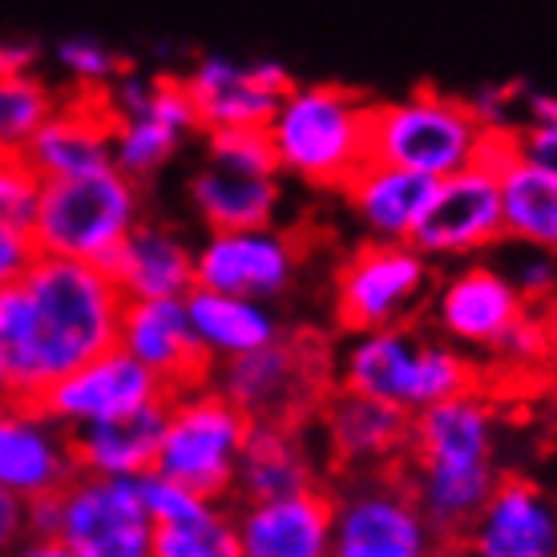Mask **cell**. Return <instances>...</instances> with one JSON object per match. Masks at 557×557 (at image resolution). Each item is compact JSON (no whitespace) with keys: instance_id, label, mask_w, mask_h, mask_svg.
I'll return each mask as SVG.
<instances>
[{"instance_id":"cell-7","label":"cell","mask_w":557,"mask_h":557,"mask_svg":"<svg viewBox=\"0 0 557 557\" xmlns=\"http://www.w3.org/2000/svg\"><path fill=\"white\" fill-rule=\"evenodd\" d=\"M488 122L465 98L417 89L396 101H372V158L448 178L481 162Z\"/></svg>"},{"instance_id":"cell-4","label":"cell","mask_w":557,"mask_h":557,"mask_svg":"<svg viewBox=\"0 0 557 557\" xmlns=\"http://www.w3.org/2000/svg\"><path fill=\"white\" fill-rule=\"evenodd\" d=\"M278 174L311 190L344 195L363 162H372V101L348 85L295 82L267 122Z\"/></svg>"},{"instance_id":"cell-3","label":"cell","mask_w":557,"mask_h":557,"mask_svg":"<svg viewBox=\"0 0 557 557\" xmlns=\"http://www.w3.org/2000/svg\"><path fill=\"white\" fill-rule=\"evenodd\" d=\"M332 363L335 388L384 400L408 417H417L441 400H453L460 392L488 388L485 368L476 356L460 351L441 335H424L420 323H396V327L348 335Z\"/></svg>"},{"instance_id":"cell-31","label":"cell","mask_w":557,"mask_h":557,"mask_svg":"<svg viewBox=\"0 0 557 557\" xmlns=\"http://www.w3.org/2000/svg\"><path fill=\"white\" fill-rule=\"evenodd\" d=\"M150 557H243L235 530V509L210 502L207 509L153 525Z\"/></svg>"},{"instance_id":"cell-1","label":"cell","mask_w":557,"mask_h":557,"mask_svg":"<svg viewBox=\"0 0 557 557\" xmlns=\"http://www.w3.org/2000/svg\"><path fill=\"white\" fill-rule=\"evenodd\" d=\"M126 295L98 263L37 255L0 287V368L9 392L37 400L53 380L117 348Z\"/></svg>"},{"instance_id":"cell-34","label":"cell","mask_w":557,"mask_h":557,"mask_svg":"<svg viewBox=\"0 0 557 557\" xmlns=\"http://www.w3.org/2000/svg\"><path fill=\"white\" fill-rule=\"evenodd\" d=\"M207 162L247 174H278L275 150L267 138V126H231V129H202Z\"/></svg>"},{"instance_id":"cell-2","label":"cell","mask_w":557,"mask_h":557,"mask_svg":"<svg viewBox=\"0 0 557 557\" xmlns=\"http://www.w3.org/2000/svg\"><path fill=\"white\" fill-rule=\"evenodd\" d=\"M408 488L445 542H465L485 509L497 469V405L488 388L460 392L408 420V448L400 460Z\"/></svg>"},{"instance_id":"cell-39","label":"cell","mask_w":557,"mask_h":557,"mask_svg":"<svg viewBox=\"0 0 557 557\" xmlns=\"http://www.w3.org/2000/svg\"><path fill=\"white\" fill-rule=\"evenodd\" d=\"M505 368H513V372H530V368H545L549 360V344H545V327L537 320V311H525L521 320L513 323V332L502 339V348L493 351Z\"/></svg>"},{"instance_id":"cell-16","label":"cell","mask_w":557,"mask_h":557,"mask_svg":"<svg viewBox=\"0 0 557 557\" xmlns=\"http://www.w3.org/2000/svg\"><path fill=\"white\" fill-rule=\"evenodd\" d=\"M166 396L170 392L158 384L150 368H141L126 348H110L94 360H85L82 368L65 372L61 380H53L33 405L49 412L61 429H82V424L138 412V408L158 405Z\"/></svg>"},{"instance_id":"cell-14","label":"cell","mask_w":557,"mask_h":557,"mask_svg":"<svg viewBox=\"0 0 557 557\" xmlns=\"http://www.w3.org/2000/svg\"><path fill=\"white\" fill-rule=\"evenodd\" d=\"M530 304L513 292V283L497 271L493 259L457 263L445 278L432 283L429 320L441 339L457 344L469 356H493Z\"/></svg>"},{"instance_id":"cell-17","label":"cell","mask_w":557,"mask_h":557,"mask_svg":"<svg viewBox=\"0 0 557 557\" xmlns=\"http://www.w3.org/2000/svg\"><path fill=\"white\" fill-rule=\"evenodd\" d=\"M82 473L73 460L70 429H61L49 412L4 396L0 400V488H9L25 502L53 497Z\"/></svg>"},{"instance_id":"cell-27","label":"cell","mask_w":557,"mask_h":557,"mask_svg":"<svg viewBox=\"0 0 557 557\" xmlns=\"http://www.w3.org/2000/svg\"><path fill=\"white\" fill-rule=\"evenodd\" d=\"M162 424H166V400L126 412V417L70 429L73 460H77L82 473L98 476L150 473L153 460H158V445H162Z\"/></svg>"},{"instance_id":"cell-32","label":"cell","mask_w":557,"mask_h":557,"mask_svg":"<svg viewBox=\"0 0 557 557\" xmlns=\"http://www.w3.org/2000/svg\"><path fill=\"white\" fill-rule=\"evenodd\" d=\"M57 94L33 70H0V150L25 153L33 134L57 110Z\"/></svg>"},{"instance_id":"cell-19","label":"cell","mask_w":557,"mask_h":557,"mask_svg":"<svg viewBox=\"0 0 557 557\" xmlns=\"http://www.w3.org/2000/svg\"><path fill=\"white\" fill-rule=\"evenodd\" d=\"M182 82L195 98L202 129H231L267 126L295 77L278 61H231L210 53Z\"/></svg>"},{"instance_id":"cell-12","label":"cell","mask_w":557,"mask_h":557,"mask_svg":"<svg viewBox=\"0 0 557 557\" xmlns=\"http://www.w3.org/2000/svg\"><path fill=\"white\" fill-rule=\"evenodd\" d=\"M113 126V166L134 182L153 178L170 158L182 150V141L202 129L195 98L182 77H138L122 73L106 89Z\"/></svg>"},{"instance_id":"cell-45","label":"cell","mask_w":557,"mask_h":557,"mask_svg":"<svg viewBox=\"0 0 557 557\" xmlns=\"http://www.w3.org/2000/svg\"><path fill=\"white\" fill-rule=\"evenodd\" d=\"M4 396H13V392H9V376H4V368H0V400H4Z\"/></svg>"},{"instance_id":"cell-21","label":"cell","mask_w":557,"mask_h":557,"mask_svg":"<svg viewBox=\"0 0 557 557\" xmlns=\"http://www.w3.org/2000/svg\"><path fill=\"white\" fill-rule=\"evenodd\" d=\"M117 348H126L141 368H150L166 392L190 388L210 380L214 363L198 348L186 295L182 299H126Z\"/></svg>"},{"instance_id":"cell-5","label":"cell","mask_w":557,"mask_h":557,"mask_svg":"<svg viewBox=\"0 0 557 557\" xmlns=\"http://www.w3.org/2000/svg\"><path fill=\"white\" fill-rule=\"evenodd\" d=\"M335 351L311 332H283L267 348L238 360L214 363V388L251 420L304 429L320 417L327 392L335 388Z\"/></svg>"},{"instance_id":"cell-28","label":"cell","mask_w":557,"mask_h":557,"mask_svg":"<svg viewBox=\"0 0 557 557\" xmlns=\"http://www.w3.org/2000/svg\"><path fill=\"white\" fill-rule=\"evenodd\" d=\"M186 315L210 363L238 360L283 335V323L263 299H243V295L210 292V287L186 292Z\"/></svg>"},{"instance_id":"cell-11","label":"cell","mask_w":557,"mask_h":557,"mask_svg":"<svg viewBox=\"0 0 557 557\" xmlns=\"http://www.w3.org/2000/svg\"><path fill=\"white\" fill-rule=\"evenodd\" d=\"M436 267L412 243L368 238L335 267V327L344 335L417 323Z\"/></svg>"},{"instance_id":"cell-42","label":"cell","mask_w":557,"mask_h":557,"mask_svg":"<svg viewBox=\"0 0 557 557\" xmlns=\"http://www.w3.org/2000/svg\"><path fill=\"white\" fill-rule=\"evenodd\" d=\"M9 557H77L65 542H57V537H45V533H28L25 542L16 545Z\"/></svg>"},{"instance_id":"cell-29","label":"cell","mask_w":557,"mask_h":557,"mask_svg":"<svg viewBox=\"0 0 557 557\" xmlns=\"http://www.w3.org/2000/svg\"><path fill=\"white\" fill-rule=\"evenodd\" d=\"M283 174H247L219 162H202L190 174V207L210 231L275 226L283 207Z\"/></svg>"},{"instance_id":"cell-36","label":"cell","mask_w":557,"mask_h":557,"mask_svg":"<svg viewBox=\"0 0 557 557\" xmlns=\"http://www.w3.org/2000/svg\"><path fill=\"white\" fill-rule=\"evenodd\" d=\"M57 65L70 73L82 89H110L126 73L122 57L106 49L101 41H89V37H70V41L57 45Z\"/></svg>"},{"instance_id":"cell-10","label":"cell","mask_w":557,"mask_h":557,"mask_svg":"<svg viewBox=\"0 0 557 557\" xmlns=\"http://www.w3.org/2000/svg\"><path fill=\"white\" fill-rule=\"evenodd\" d=\"M432 530L400 469L351 473L332 488V557H436Z\"/></svg>"},{"instance_id":"cell-26","label":"cell","mask_w":557,"mask_h":557,"mask_svg":"<svg viewBox=\"0 0 557 557\" xmlns=\"http://www.w3.org/2000/svg\"><path fill=\"white\" fill-rule=\"evenodd\" d=\"M436 178H424L417 170L392 166V162H363V170L344 186L356 223L372 238L384 243H408L420 214L429 207Z\"/></svg>"},{"instance_id":"cell-35","label":"cell","mask_w":557,"mask_h":557,"mask_svg":"<svg viewBox=\"0 0 557 557\" xmlns=\"http://www.w3.org/2000/svg\"><path fill=\"white\" fill-rule=\"evenodd\" d=\"M513 146L517 158L557 178V98H545V94L525 98V122L513 126Z\"/></svg>"},{"instance_id":"cell-30","label":"cell","mask_w":557,"mask_h":557,"mask_svg":"<svg viewBox=\"0 0 557 557\" xmlns=\"http://www.w3.org/2000/svg\"><path fill=\"white\" fill-rule=\"evenodd\" d=\"M502 186V219L505 238L530 243L557 255V178L545 170L530 166L525 158H509L497 170Z\"/></svg>"},{"instance_id":"cell-43","label":"cell","mask_w":557,"mask_h":557,"mask_svg":"<svg viewBox=\"0 0 557 557\" xmlns=\"http://www.w3.org/2000/svg\"><path fill=\"white\" fill-rule=\"evenodd\" d=\"M537 311V320H542V327H545V344H549V360L557 363V292L545 299L542 307H533Z\"/></svg>"},{"instance_id":"cell-18","label":"cell","mask_w":557,"mask_h":557,"mask_svg":"<svg viewBox=\"0 0 557 557\" xmlns=\"http://www.w3.org/2000/svg\"><path fill=\"white\" fill-rule=\"evenodd\" d=\"M408 420H412L408 412L384 405V400L332 388L315 417V429H320L323 453L335 465V473L351 476L400 469L408 448Z\"/></svg>"},{"instance_id":"cell-13","label":"cell","mask_w":557,"mask_h":557,"mask_svg":"<svg viewBox=\"0 0 557 557\" xmlns=\"http://www.w3.org/2000/svg\"><path fill=\"white\" fill-rule=\"evenodd\" d=\"M505 238L502 186L485 166H469L460 174L436 178L432 198L412 231V247L432 263H469L488 255Z\"/></svg>"},{"instance_id":"cell-25","label":"cell","mask_w":557,"mask_h":557,"mask_svg":"<svg viewBox=\"0 0 557 557\" xmlns=\"http://www.w3.org/2000/svg\"><path fill=\"white\" fill-rule=\"evenodd\" d=\"M106 271L126 299H182L195 287V251L174 226L141 219L110 255Z\"/></svg>"},{"instance_id":"cell-8","label":"cell","mask_w":557,"mask_h":557,"mask_svg":"<svg viewBox=\"0 0 557 557\" xmlns=\"http://www.w3.org/2000/svg\"><path fill=\"white\" fill-rule=\"evenodd\" d=\"M247 436L251 420L214 388V380H202L166 396V424L153 469L198 497L226 502L235 493L238 457Z\"/></svg>"},{"instance_id":"cell-6","label":"cell","mask_w":557,"mask_h":557,"mask_svg":"<svg viewBox=\"0 0 557 557\" xmlns=\"http://www.w3.org/2000/svg\"><path fill=\"white\" fill-rule=\"evenodd\" d=\"M141 219V182L117 166H101L73 178H45L28 231L41 255L106 267Z\"/></svg>"},{"instance_id":"cell-20","label":"cell","mask_w":557,"mask_h":557,"mask_svg":"<svg viewBox=\"0 0 557 557\" xmlns=\"http://www.w3.org/2000/svg\"><path fill=\"white\" fill-rule=\"evenodd\" d=\"M476 557H557V497L525 473H502L465 533Z\"/></svg>"},{"instance_id":"cell-15","label":"cell","mask_w":557,"mask_h":557,"mask_svg":"<svg viewBox=\"0 0 557 557\" xmlns=\"http://www.w3.org/2000/svg\"><path fill=\"white\" fill-rule=\"evenodd\" d=\"M299 263H304V251L283 226L210 231L195 251V287L267 304L292 292Z\"/></svg>"},{"instance_id":"cell-41","label":"cell","mask_w":557,"mask_h":557,"mask_svg":"<svg viewBox=\"0 0 557 557\" xmlns=\"http://www.w3.org/2000/svg\"><path fill=\"white\" fill-rule=\"evenodd\" d=\"M28 502L0 488V557H9L28 537Z\"/></svg>"},{"instance_id":"cell-24","label":"cell","mask_w":557,"mask_h":557,"mask_svg":"<svg viewBox=\"0 0 557 557\" xmlns=\"http://www.w3.org/2000/svg\"><path fill=\"white\" fill-rule=\"evenodd\" d=\"M311 424H304V429L251 424V436L243 445L238 473H235L238 502H271V497H292V493H307V488L327 485L320 473L315 445L307 436Z\"/></svg>"},{"instance_id":"cell-9","label":"cell","mask_w":557,"mask_h":557,"mask_svg":"<svg viewBox=\"0 0 557 557\" xmlns=\"http://www.w3.org/2000/svg\"><path fill=\"white\" fill-rule=\"evenodd\" d=\"M28 530L65 542L77 557H150L153 545L138 476L77 473L61 493L28 502Z\"/></svg>"},{"instance_id":"cell-44","label":"cell","mask_w":557,"mask_h":557,"mask_svg":"<svg viewBox=\"0 0 557 557\" xmlns=\"http://www.w3.org/2000/svg\"><path fill=\"white\" fill-rule=\"evenodd\" d=\"M436 557H476V554L465 542H445V549H441Z\"/></svg>"},{"instance_id":"cell-37","label":"cell","mask_w":557,"mask_h":557,"mask_svg":"<svg viewBox=\"0 0 557 557\" xmlns=\"http://www.w3.org/2000/svg\"><path fill=\"white\" fill-rule=\"evenodd\" d=\"M41 174L25 153L0 150V219L16 226H33V210L41 198Z\"/></svg>"},{"instance_id":"cell-22","label":"cell","mask_w":557,"mask_h":557,"mask_svg":"<svg viewBox=\"0 0 557 557\" xmlns=\"http://www.w3.org/2000/svg\"><path fill=\"white\" fill-rule=\"evenodd\" d=\"M113 126L117 117L106 89H82L77 98L57 101V110L25 146V158L41 178H73L113 166Z\"/></svg>"},{"instance_id":"cell-38","label":"cell","mask_w":557,"mask_h":557,"mask_svg":"<svg viewBox=\"0 0 557 557\" xmlns=\"http://www.w3.org/2000/svg\"><path fill=\"white\" fill-rule=\"evenodd\" d=\"M138 488H141V502H146V513H150L153 525L182 521V517H190V513H198V509H207V505H210V497H198V493H190L186 485H178V481L162 476L158 469L141 473Z\"/></svg>"},{"instance_id":"cell-33","label":"cell","mask_w":557,"mask_h":557,"mask_svg":"<svg viewBox=\"0 0 557 557\" xmlns=\"http://www.w3.org/2000/svg\"><path fill=\"white\" fill-rule=\"evenodd\" d=\"M497 271H502L513 292L525 299L530 307H542L549 295L557 292V255L545 251V247H530V243H513V238H502L497 247Z\"/></svg>"},{"instance_id":"cell-40","label":"cell","mask_w":557,"mask_h":557,"mask_svg":"<svg viewBox=\"0 0 557 557\" xmlns=\"http://www.w3.org/2000/svg\"><path fill=\"white\" fill-rule=\"evenodd\" d=\"M37 243H33V231L16 223H4L0 219V287H9L25 275L28 263L37 259Z\"/></svg>"},{"instance_id":"cell-23","label":"cell","mask_w":557,"mask_h":557,"mask_svg":"<svg viewBox=\"0 0 557 557\" xmlns=\"http://www.w3.org/2000/svg\"><path fill=\"white\" fill-rule=\"evenodd\" d=\"M235 530L243 557H332V485L238 502Z\"/></svg>"}]
</instances>
